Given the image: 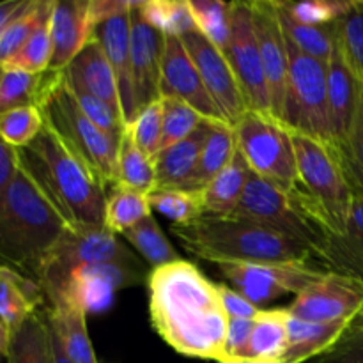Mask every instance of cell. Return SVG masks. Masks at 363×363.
<instances>
[{
	"label": "cell",
	"instance_id": "7bdbcfd3",
	"mask_svg": "<svg viewBox=\"0 0 363 363\" xmlns=\"http://www.w3.org/2000/svg\"><path fill=\"white\" fill-rule=\"evenodd\" d=\"M45 128V117L38 106H21L0 113V138L14 149H23Z\"/></svg>",
	"mask_w": 363,
	"mask_h": 363
},
{
	"label": "cell",
	"instance_id": "5bb4252c",
	"mask_svg": "<svg viewBox=\"0 0 363 363\" xmlns=\"http://www.w3.org/2000/svg\"><path fill=\"white\" fill-rule=\"evenodd\" d=\"M363 307V282L326 272L296 294L286 308L291 318L308 323H351Z\"/></svg>",
	"mask_w": 363,
	"mask_h": 363
},
{
	"label": "cell",
	"instance_id": "681fc988",
	"mask_svg": "<svg viewBox=\"0 0 363 363\" xmlns=\"http://www.w3.org/2000/svg\"><path fill=\"white\" fill-rule=\"evenodd\" d=\"M307 363H363V326H350L328 351Z\"/></svg>",
	"mask_w": 363,
	"mask_h": 363
},
{
	"label": "cell",
	"instance_id": "7a4b0ae2",
	"mask_svg": "<svg viewBox=\"0 0 363 363\" xmlns=\"http://www.w3.org/2000/svg\"><path fill=\"white\" fill-rule=\"evenodd\" d=\"M69 227L20 165L13 183L0 195V268L41 287L50 255Z\"/></svg>",
	"mask_w": 363,
	"mask_h": 363
},
{
	"label": "cell",
	"instance_id": "603a6c76",
	"mask_svg": "<svg viewBox=\"0 0 363 363\" xmlns=\"http://www.w3.org/2000/svg\"><path fill=\"white\" fill-rule=\"evenodd\" d=\"M315 264L363 282V195H354L346 227L340 234H330Z\"/></svg>",
	"mask_w": 363,
	"mask_h": 363
},
{
	"label": "cell",
	"instance_id": "ffe728a7",
	"mask_svg": "<svg viewBox=\"0 0 363 363\" xmlns=\"http://www.w3.org/2000/svg\"><path fill=\"white\" fill-rule=\"evenodd\" d=\"M50 32V69L64 71L94 35V25L89 16V0H53Z\"/></svg>",
	"mask_w": 363,
	"mask_h": 363
},
{
	"label": "cell",
	"instance_id": "8fae6325",
	"mask_svg": "<svg viewBox=\"0 0 363 363\" xmlns=\"http://www.w3.org/2000/svg\"><path fill=\"white\" fill-rule=\"evenodd\" d=\"M216 268L234 291L259 308L286 294H300L326 273L311 262H220Z\"/></svg>",
	"mask_w": 363,
	"mask_h": 363
},
{
	"label": "cell",
	"instance_id": "ac0fdd59",
	"mask_svg": "<svg viewBox=\"0 0 363 363\" xmlns=\"http://www.w3.org/2000/svg\"><path fill=\"white\" fill-rule=\"evenodd\" d=\"M160 96L181 99L194 106L206 119L225 123L179 38H165Z\"/></svg>",
	"mask_w": 363,
	"mask_h": 363
},
{
	"label": "cell",
	"instance_id": "f546056e",
	"mask_svg": "<svg viewBox=\"0 0 363 363\" xmlns=\"http://www.w3.org/2000/svg\"><path fill=\"white\" fill-rule=\"evenodd\" d=\"M43 307L46 300L38 284L0 268V321L9 332Z\"/></svg>",
	"mask_w": 363,
	"mask_h": 363
},
{
	"label": "cell",
	"instance_id": "f1b7e54d",
	"mask_svg": "<svg viewBox=\"0 0 363 363\" xmlns=\"http://www.w3.org/2000/svg\"><path fill=\"white\" fill-rule=\"evenodd\" d=\"M250 165L236 149L233 162L204 188L201 190L202 206L206 215L230 216L236 211L241 197L250 177Z\"/></svg>",
	"mask_w": 363,
	"mask_h": 363
},
{
	"label": "cell",
	"instance_id": "b9f144b4",
	"mask_svg": "<svg viewBox=\"0 0 363 363\" xmlns=\"http://www.w3.org/2000/svg\"><path fill=\"white\" fill-rule=\"evenodd\" d=\"M162 99L163 113V135L162 151L190 137L206 119L201 112L190 106L188 103L177 98H160Z\"/></svg>",
	"mask_w": 363,
	"mask_h": 363
},
{
	"label": "cell",
	"instance_id": "277c9868",
	"mask_svg": "<svg viewBox=\"0 0 363 363\" xmlns=\"http://www.w3.org/2000/svg\"><path fill=\"white\" fill-rule=\"evenodd\" d=\"M170 233L191 255L220 262H311V247L289 240L250 220L202 215L190 223H172Z\"/></svg>",
	"mask_w": 363,
	"mask_h": 363
},
{
	"label": "cell",
	"instance_id": "d6986e66",
	"mask_svg": "<svg viewBox=\"0 0 363 363\" xmlns=\"http://www.w3.org/2000/svg\"><path fill=\"white\" fill-rule=\"evenodd\" d=\"M131 18V84L137 110L158 101L162 82V60L165 35L145 21L138 11V2L130 13Z\"/></svg>",
	"mask_w": 363,
	"mask_h": 363
},
{
	"label": "cell",
	"instance_id": "4316f807",
	"mask_svg": "<svg viewBox=\"0 0 363 363\" xmlns=\"http://www.w3.org/2000/svg\"><path fill=\"white\" fill-rule=\"evenodd\" d=\"M46 318L73 363H99L87 332V314L77 305L59 301L46 305Z\"/></svg>",
	"mask_w": 363,
	"mask_h": 363
},
{
	"label": "cell",
	"instance_id": "ba28073f",
	"mask_svg": "<svg viewBox=\"0 0 363 363\" xmlns=\"http://www.w3.org/2000/svg\"><path fill=\"white\" fill-rule=\"evenodd\" d=\"M291 137L296 152L298 183L321 209L332 233L340 234L346 227L354 195L339 152L307 135L291 131Z\"/></svg>",
	"mask_w": 363,
	"mask_h": 363
},
{
	"label": "cell",
	"instance_id": "f5cc1de1",
	"mask_svg": "<svg viewBox=\"0 0 363 363\" xmlns=\"http://www.w3.org/2000/svg\"><path fill=\"white\" fill-rule=\"evenodd\" d=\"M20 163H18V149L11 147L0 138V195L9 188L14 176L18 174Z\"/></svg>",
	"mask_w": 363,
	"mask_h": 363
},
{
	"label": "cell",
	"instance_id": "9a60e30c",
	"mask_svg": "<svg viewBox=\"0 0 363 363\" xmlns=\"http://www.w3.org/2000/svg\"><path fill=\"white\" fill-rule=\"evenodd\" d=\"M186 52L190 53L209 96L218 106L220 113L230 126H236L238 121L248 112L247 99L241 92L240 84L233 73L225 53L216 48L208 38L199 30L179 38Z\"/></svg>",
	"mask_w": 363,
	"mask_h": 363
},
{
	"label": "cell",
	"instance_id": "cb8c5ba5",
	"mask_svg": "<svg viewBox=\"0 0 363 363\" xmlns=\"http://www.w3.org/2000/svg\"><path fill=\"white\" fill-rule=\"evenodd\" d=\"M215 123L216 121H204L190 137L158 152L155 160L156 188L160 190H184L186 188Z\"/></svg>",
	"mask_w": 363,
	"mask_h": 363
},
{
	"label": "cell",
	"instance_id": "6f0895ef",
	"mask_svg": "<svg viewBox=\"0 0 363 363\" xmlns=\"http://www.w3.org/2000/svg\"><path fill=\"white\" fill-rule=\"evenodd\" d=\"M350 326H353V328H360V326H363V307H362V311L357 314V318L351 321Z\"/></svg>",
	"mask_w": 363,
	"mask_h": 363
},
{
	"label": "cell",
	"instance_id": "db71d44e",
	"mask_svg": "<svg viewBox=\"0 0 363 363\" xmlns=\"http://www.w3.org/2000/svg\"><path fill=\"white\" fill-rule=\"evenodd\" d=\"M25 4H27V0H9V2L0 4V32L20 14Z\"/></svg>",
	"mask_w": 363,
	"mask_h": 363
},
{
	"label": "cell",
	"instance_id": "4fadbf2b",
	"mask_svg": "<svg viewBox=\"0 0 363 363\" xmlns=\"http://www.w3.org/2000/svg\"><path fill=\"white\" fill-rule=\"evenodd\" d=\"M223 53L233 67L248 108L272 116L268 85H266L261 53H259L254 21H252L250 2H233L230 41Z\"/></svg>",
	"mask_w": 363,
	"mask_h": 363
},
{
	"label": "cell",
	"instance_id": "60d3db41",
	"mask_svg": "<svg viewBox=\"0 0 363 363\" xmlns=\"http://www.w3.org/2000/svg\"><path fill=\"white\" fill-rule=\"evenodd\" d=\"M149 197L152 211L162 213L172 223H190L206 215L201 191L191 190H152Z\"/></svg>",
	"mask_w": 363,
	"mask_h": 363
},
{
	"label": "cell",
	"instance_id": "6da1fadb",
	"mask_svg": "<svg viewBox=\"0 0 363 363\" xmlns=\"http://www.w3.org/2000/svg\"><path fill=\"white\" fill-rule=\"evenodd\" d=\"M149 318L155 332L179 354L225 360L229 315L220 291L194 262L181 261L149 272Z\"/></svg>",
	"mask_w": 363,
	"mask_h": 363
},
{
	"label": "cell",
	"instance_id": "74e56055",
	"mask_svg": "<svg viewBox=\"0 0 363 363\" xmlns=\"http://www.w3.org/2000/svg\"><path fill=\"white\" fill-rule=\"evenodd\" d=\"M197 30L216 48L225 52L233 27V2L220 0H188Z\"/></svg>",
	"mask_w": 363,
	"mask_h": 363
},
{
	"label": "cell",
	"instance_id": "c3c4849f",
	"mask_svg": "<svg viewBox=\"0 0 363 363\" xmlns=\"http://www.w3.org/2000/svg\"><path fill=\"white\" fill-rule=\"evenodd\" d=\"M353 195H363V98L346 155L340 156Z\"/></svg>",
	"mask_w": 363,
	"mask_h": 363
},
{
	"label": "cell",
	"instance_id": "7dc6e473",
	"mask_svg": "<svg viewBox=\"0 0 363 363\" xmlns=\"http://www.w3.org/2000/svg\"><path fill=\"white\" fill-rule=\"evenodd\" d=\"M67 87H69V85H67ZM69 91L71 94H73L74 101H77L78 108L82 110V113H84L92 124H96L99 130H103L105 133H108L110 137H113L116 140L121 142L124 130H126V123H124L123 117L117 116L105 101L87 94V92L78 91V89L73 87H69Z\"/></svg>",
	"mask_w": 363,
	"mask_h": 363
},
{
	"label": "cell",
	"instance_id": "9c48e42d",
	"mask_svg": "<svg viewBox=\"0 0 363 363\" xmlns=\"http://www.w3.org/2000/svg\"><path fill=\"white\" fill-rule=\"evenodd\" d=\"M238 151L257 176L286 188L298 186V165L291 131L269 113L248 110L234 126Z\"/></svg>",
	"mask_w": 363,
	"mask_h": 363
},
{
	"label": "cell",
	"instance_id": "484cf974",
	"mask_svg": "<svg viewBox=\"0 0 363 363\" xmlns=\"http://www.w3.org/2000/svg\"><path fill=\"white\" fill-rule=\"evenodd\" d=\"M64 71L43 73L0 66V113L21 106H38L62 78Z\"/></svg>",
	"mask_w": 363,
	"mask_h": 363
},
{
	"label": "cell",
	"instance_id": "11a10c76",
	"mask_svg": "<svg viewBox=\"0 0 363 363\" xmlns=\"http://www.w3.org/2000/svg\"><path fill=\"white\" fill-rule=\"evenodd\" d=\"M50 337H52V357H53V363H73L67 358V354L64 353L62 344H60L59 337L57 333L53 332V328L50 326Z\"/></svg>",
	"mask_w": 363,
	"mask_h": 363
},
{
	"label": "cell",
	"instance_id": "f6af8a7d",
	"mask_svg": "<svg viewBox=\"0 0 363 363\" xmlns=\"http://www.w3.org/2000/svg\"><path fill=\"white\" fill-rule=\"evenodd\" d=\"M131 137L137 142L138 147L156 160L158 152L162 151V135H163V113L162 99L144 106L135 117L131 124H128Z\"/></svg>",
	"mask_w": 363,
	"mask_h": 363
},
{
	"label": "cell",
	"instance_id": "f907efd6",
	"mask_svg": "<svg viewBox=\"0 0 363 363\" xmlns=\"http://www.w3.org/2000/svg\"><path fill=\"white\" fill-rule=\"evenodd\" d=\"M220 300H222L223 311L229 315V319H257L262 308L255 307L252 301L241 296L238 291L230 289L227 286H218Z\"/></svg>",
	"mask_w": 363,
	"mask_h": 363
},
{
	"label": "cell",
	"instance_id": "4dcf8cb0",
	"mask_svg": "<svg viewBox=\"0 0 363 363\" xmlns=\"http://www.w3.org/2000/svg\"><path fill=\"white\" fill-rule=\"evenodd\" d=\"M287 318L286 308L261 311L241 363H280L287 347Z\"/></svg>",
	"mask_w": 363,
	"mask_h": 363
},
{
	"label": "cell",
	"instance_id": "9f6ffc18",
	"mask_svg": "<svg viewBox=\"0 0 363 363\" xmlns=\"http://www.w3.org/2000/svg\"><path fill=\"white\" fill-rule=\"evenodd\" d=\"M7 339H9V330H7V326L0 321V353L2 354H4V351H6Z\"/></svg>",
	"mask_w": 363,
	"mask_h": 363
},
{
	"label": "cell",
	"instance_id": "836d02e7",
	"mask_svg": "<svg viewBox=\"0 0 363 363\" xmlns=\"http://www.w3.org/2000/svg\"><path fill=\"white\" fill-rule=\"evenodd\" d=\"M277 6H279L280 25H282L287 41L305 55L321 60V62H328L337 43L335 23L323 25V27L298 23L282 9L280 2H277Z\"/></svg>",
	"mask_w": 363,
	"mask_h": 363
},
{
	"label": "cell",
	"instance_id": "7402d4cb",
	"mask_svg": "<svg viewBox=\"0 0 363 363\" xmlns=\"http://www.w3.org/2000/svg\"><path fill=\"white\" fill-rule=\"evenodd\" d=\"M64 77L69 87L84 91L94 98L105 101L117 116H123V106H121L119 87L113 77V71L110 67L108 59L103 52L98 39L92 35L91 41L85 45V48L73 59V62L64 69ZM126 123V121H124Z\"/></svg>",
	"mask_w": 363,
	"mask_h": 363
},
{
	"label": "cell",
	"instance_id": "83f0119b",
	"mask_svg": "<svg viewBox=\"0 0 363 363\" xmlns=\"http://www.w3.org/2000/svg\"><path fill=\"white\" fill-rule=\"evenodd\" d=\"M7 363H53L50 323L45 307L11 330L4 351Z\"/></svg>",
	"mask_w": 363,
	"mask_h": 363
},
{
	"label": "cell",
	"instance_id": "2e32d148",
	"mask_svg": "<svg viewBox=\"0 0 363 363\" xmlns=\"http://www.w3.org/2000/svg\"><path fill=\"white\" fill-rule=\"evenodd\" d=\"M252 6V21L261 53L262 69L269 94V110L275 119H282L287 85V45L279 18V6L272 0H255Z\"/></svg>",
	"mask_w": 363,
	"mask_h": 363
},
{
	"label": "cell",
	"instance_id": "680465c9",
	"mask_svg": "<svg viewBox=\"0 0 363 363\" xmlns=\"http://www.w3.org/2000/svg\"><path fill=\"white\" fill-rule=\"evenodd\" d=\"M0 354H2V353H0Z\"/></svg>",
	"mask_w": 363,
	"mask_h": 363
},
{
	"label": "cell",
	"instance_id": "ee69618b",
	"mask_svg": "<svg viewBox=\"0 0 363 363\" xmlns=\"http://www.w3.org/2000/svg\"><path fill=\"white\" fill-rule=\"evenodd\" d=\"M339 46L363 84V0H353L347 13L335 21Z\"/></svg>",
	"mask_w": 363,
	"mask_h": 363
},
{
	"label": "cell",
	"instance_id": "8d00e7d4",
	"mask_svg": "<svg viewBox=\"0 0 363 363\" xmlns=\"http://www.w3.org/2000/svg\"><path fill=\"white\" fill-rule=\"evenodd\" d=\"M138 11L165 38H183L197 30L188 0H147L138 2Z\"/></svg>",
	"mask_w": 363,
	"mask_h": 363
},
{
	"label": "cell",
	"instance_id": "5b68a950",
	"mask_svg": "<svg viewBox=\"0 0 363 363\" xmlns=\"http://www.w3.org/2000/svg\"><path fill=\"white\" fill-rule=\"evenodd\" d=\"M230 216L250 220L289 240L307 245L314 250L315 259L319 248L332 234L321 209L300 184L294 190H286L257 176L254 170L236 211Z\"/></svg>",
	"mask_w": 363,
	"mask_h": 363
},
{
	"label": "cell",
	"instance_id": "ab89813d",
	"mask_svg": "<svg viewBox=\"0 0 363 363\" xmlns=\"http://www.w3.org/2000/svg\"><path fill=\"white\" fill-rule=\"evenodd\" d=\"M52 9L53 2L45 16L41 18L35 30L32 32L28 41L21 46L16 55L2 64L4 67H16V69L30 71V73H43V71L50 69V62H52V32H50Z\"/></svg>",
	"mask_w": 363,
	"mask_h": 363
},
{
	"label": "cell",
	"instance_id": "816d5d0a",
	"mask_svg": "<svg viewBox=\"0 0 363 363\" xmlns=\"http://www.w3.org/2000/svg\"><path fill=\"white\" fill-rule=\"evenodd\" d=\"M133 7L135 2H130V0H89V16L96 28L110 18L130 13Z\"/></svg>",
	"mask_w": 363,
	"mask_h": 363
},
{
	"label": "cell",
	"instance_id": "e0dca14e",
	"mask_svg": "<svg viewBox=\"0 0 363 363\" xmlns=\"http://www.w3.org/2000/svg\"><path fill=\"white\" fill-rule=\"evenodd\" d=\"M328 67V113L332 126L333 147L340 156L350 147L354 123L360 112L363 98V84L354 73L353 66L344 55L339 41L335 43L332 57L326 62Z\"/></svg>",
	"mask_w": 363,
	"mask_h": 363
},
{
	"label": "cell",
	"instance_id": "d590c367",
	"mask_svg": "<svg viewBox=\"0 0 363 363\" xmlns=\"http://www.w3.org/2000/svg\"><path fill=\"white\" fill-rule=\"evenodd\" d=\"M123 238L151 266V269L181 261L179 252L174 248L169 238L163 234V230L160 229L158 222H156L152 215H149L147 218H144L137 225L128 229L123 234Z\"/></svg>",
	"mask_w": 363,
	"mask_h": 363
},
{
	"label": "cell",
	"instance_id": "d4e9b609",
	"mask_svg": "<svg viewBox=\"0 0 363 363\" xmlns=\"http://www.w3.org/2000/svg\"><path fill=\"white\" fill-rule=\"evenodd\" d=\"M351 323H308L287 318V347L280 363H307L328 351Z\"/></svg>",
	"mask_w": 363,
	"mask_h": 363
},
{
	"label": "cell",
	"instance_id": "52a82bcc",
	"mask_svg": "<svg viewBox=\"0 0 363 363\" xmlns=\"http://www.w3.org/2000/svg\"><path fill=\"white\" fill-rule=\"evenodd\" d=\"M286 45L289 67L280 123L289 131L307 135L333 147L326 62L301 53L296 46L287 41V38Z\"/></svg>",
	"mask_w": 363,
	"mask_h": 363
},
{
	"label": "cell",
	"instance_id": "44dd1931",
	"mask_svg": "<svg viewBox=\"0 0 363 363\" xmlns=\"http://www.w3.org/2000/svg\"><path fill=\"white\" fill-rule=\"evenodd\" d=\"M131 13V11H130ZM130 13H123L110 20L103 21L94 28V38L101 45L113 77L117 80L121 96V106L126 126L138 116L133 98V84H131V18Z\"/></svg>",
	"mask_w": 363,
	"mask_h": 363
},
{
	"label": "cell",
	"instance_id": "1f68e13d",
	"mask_svg": "<svg viewBox=\"0 0 363 363\" xmlns=\"http://www.w3.org/2000/svg\"><path fill=\"white\" fill-rule=\"evenodd\" d=\"M236 135L234 126L227 123H215L211 135L201 152L197 167L191 174L184 190L201 191L233 162L236 155Z\"/></svg>",
	"mask_w": 363,
	"mask_h": 363
},
{
	"label": "cell",
	"instance_id": "d6a6232c",
	"mask_svg": "<svg viewBox=\"0 0 363 363\" xmlns=\"http://www.w3.org/2000/svg\"><path fill=\"white\" fill-rule=\"evenodd\" d=\"M147 195L119 183L110 188L106 195L105 229L123 236L128 229L152 215Z\"/></svg>",
	"mask_w": 363,
	"mask_h": 363
},
{
	"label": "cell",
	"instance_id": "3957f363",
	"mask_svg": "<svg viewBox=\"0 0 363 363\" xmlns=\"http://www.w3.org/2000/svg\"><path fill=\"white\" fill-rule=\"evenodd\" d=\"M18 162L71 227H105L108 191L46 124L27 147L18 149Z\"/></svg>",
	"mask_w": 363,
	"mask_h": 363
},
{
	"label": "cell",
	"instance_id": "e575fe53",
	"mask_svg": "<svg viewBox=\"0 0 363 363\" xmlns=\"http://www.w3.org/2000/svg\"><path fill=\"white\" fill-rule=\"evenodd\" d=\"M117 169H119V183L124 186L133 188V190L142 191L145 195L156 190L155 160L138 147L128 126L119 142Z\"/></svg>",
	"mask_w": 363,
	"mask_h": 363
},
{
	"label": "cell",
	"instance_id": "7c38bea8",
	"mask_svg": "<svg viewBox=\"0 0 363 363\" xmlns=\"http://www.w3.org/2000/svg\"><path fill=\"white\" fill-rule=\"evenodd\" d=\"M103 262H142L119 236L105 227H69L50 255L41 279V291L55 286L74 268Z\"/></svg>",
	"mask_w": 363,
	"mask_h": 363
},
{
	"label": "cell",
	"instance_id": "8992f818",
	"mask_svg": "<svg viewBox=\"0 0 363 363\" xmlns=\"http://www.w3.org/2000/svg\"><path fill=\"white\" fill-rule=\"evenodd\" d=\"M45 124L92 170L106 188L119 183V140L110 137L82 113L66 84V77L48 92L39 105Z\"/></svg>",
	"mask_w": 363,
	"mask_h": 363
},
{
	"label": "cell",
	"instance_id": "bcb514c9",
	"mask_svg": "<svg viewBox=\"0 0 363 363\" xmlns=\"http://www.w3.org/2000/svg\"><path fill=\"white\" fill-rule=\"evenodd\" d=\"M280 6L298 23L323 27L339 21L347 13L351 2L311 0V2H280Z\"/></svg>",
	"mask_w": 363,
	"mask_h": 363
},
{
	"label": "cell",
	"instance_id": "30bf717a",
	"mask_svg": "<svg viewBox=\"0 0 363 363\" xmlns=\"http://www.w3.org/2000/svg\"><path fill=\"white\" fill-rule=\"evenodd\" d=\"M151 272V269H149ZM144 262H103L74 268L60 282L45 291L46 305L67 301L77 305L85 314H103L113 303L121 289L147 284L149 277Z\"/></svg>",
	"mask_w": 363,
	"mask_h": 363
},
{
	"label": "cell",
	"instance_id": "f35d334b",
	"mask_svg": "<svg viewBox=\"0 0 363 363\" xmlns=\"http://www.w3.org/2000/svg\"><path fill=\"white\" fill-rule=\"evenodd\" d=\"M52 2L53 0H27L20 14L0 32V66L20 52Z\"/></svg>",
	"mask_w": 363,
	"mask_h": 363
}]
</instances>
